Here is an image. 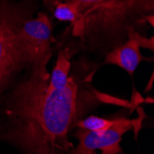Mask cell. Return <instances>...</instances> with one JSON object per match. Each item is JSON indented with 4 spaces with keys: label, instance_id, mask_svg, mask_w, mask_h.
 Returning a JSON list of instances; mask_svg holds the SVG:
<instances>
[{
    "label": "cell",
    "instance_id": "1",
    "mask_svg": "<svg viewBox=\"0 0 154 154\" xmlns=\"http://www.w3.org/2000/svg\"><path fill=\"white\" fill-rule=\"evenodd\" d=\"M46 66L32 67L29 77L13 91L5 105L6 127L0 138L22 154H71L68 133L79 120L101 103H125L95 91L91 79L81 84L75 76L64 88L46 93Z\"/></svg>",
    "mask_w": 154,
    "mask_h": 154
},
{
    "label": "cell",
    "instance_id": "2",
    "mask_svg": "<svg viewBox=\"0 0 154 154\" xmlns=\"http://www.w3.org/2000/svg\"><path fill=\"white\" fill-rule=\"evenodd\" d=\"M153 11V0H109L83 14L81 37L116 35L138 16Z\"/></svg>",
    "mask_w": 154,
    "mask_h": 154
},
{
    "label": "cell",
    "instance_id": "3",
    "mask_svg": "<svg viewBox=\"0 0 154 154\" xmlns=\"http://www.w3.org/2000/svg\"><path fill=\"white\" fill-rule=\"evenodd\" d=\"M17 38L25 64L32 67L47 66L51 57L52 23L45 13L25 20L18 29Z\"/></svg>",
    "mask_w": 154,
    "mask_h": 154
},
{
    "label": "cell",
    "instance_id": "4",
    "mask_svg": "<svg viewBox=\"0 0 154 154\" xmlns=\"http://www.w3.org/2000/svg\"><path fill=\"white\" fill-rule=\"evenodd\" d=\"M138 121L124 116L115 117L114 124L103 132H91L77 128L74 136L79 144L71 154H93L96 149H101L106 154L122 153L120 146L125 133L135 128Z\"/></svg>",
    "mask_w": 154,
    "mask_h": 154
},
{
    "label": "cell",
    "instance_id": "5",
    "mask_svg": "<svg viewBox=\"0 0 154 154\" xmlns=\"http://www.w3.org/2000/svg\"><path fill=\"white\" fill-rule=\"evenodd\" d=\"M19 27L10 12H0V92L11 76L25 65L17 38Z\"/></svg>",
    "mask_w": 154,
    "mask_h": 154
},
{
    "label": "cell",
    "instance_id": "6",
    "mask_svg": "<svg viewBox=\"0 0 154 154\" xmlns=\"http://www.w3.org/2000/svg\"><path fill=\"white\" fill-rule=\"evenodd\" d=\"M128 41L123 45L111 50L105 57V63L116 65L133 76L137 67L142 61V54L139 51L140 45L138 42V32L131 27L128 30Z\"/></svg>",
    "mask_w": 154,
    "mask_h": 154
},
{
    "label": "cell",
    "instance_id": "7",
    "mask_svg": "<svg viewBox=\"0 0 154 154\" xmlns=\"http://www.w3.org/2000/svg\"><path fill=\"white\" fill-rule=\"evenodd\" d=\"M71 68V63L66 51H61L55 63L53 72L49 77L46 93L64 88L69 79V71Z\"/></svg>",
    "mask_w": 154,
    "mask_h": 154
},
{
    "label": "cell",
    "instance_id": "8",
    "mask_svg": "<svg viewBox=\"0 0 154 154\" xmlns=\"http://www.w3.org/2000/svg\"><path fill=\"white\" fill-rule=\"evenodd\" d=\"M54 15L59 20L68 21L73 26V33L81 36L83 15L76 4L69 1H57L54 4Z\"/></svg>",
    "mask_w": 154,
    "mask_h": 154
},
{
    "label": "cell",
    "instance_id": "9",
    "mask_svg": "<svg viewBox=\"0 0 154 154\" xmlns=\"http://www.w3.org/2000/svg\"><path fill=\"white\" fill-rule=\"evenodd\" d=\"M114 121L115 118L107 119L95 116H90L79 120L76 125V128H81L91 132H103L109 128L114 124Z\"/></svg>",
    "mask_w": 154,
    "mask_h": 154
},
{
    "label": "cell",
    "instance_id": "10",
    "mask_svg": "<svg viewBox=\"0 0 154 154\" xmlns=\"http://www.w3.org/2000/svg\"><path fill=\"white\" fill-rule=\"evenodd\" d=\"M57 1H69L77 5L82 15L86 13L90 9L93 8L96 6H99L104 2H107L109 0H54V3Z\"/></svg>",
    "mask_w": 154,
    "mask_h": 154
},
{
    "label": "cell",
    "instance_id": "11",
    "mask_svg": "<svg viewBox=\"0 0 154 154\" xmlns=\"http://www.w3.org/2000/svg\"><path fill=\"white\" fill-rule=\"evenodd\" d=\"M102 154H106V153H104V152H102Z\"/></svg>",
    "mask_w": 154,
    "mask_h": 154
}]
</instances>
